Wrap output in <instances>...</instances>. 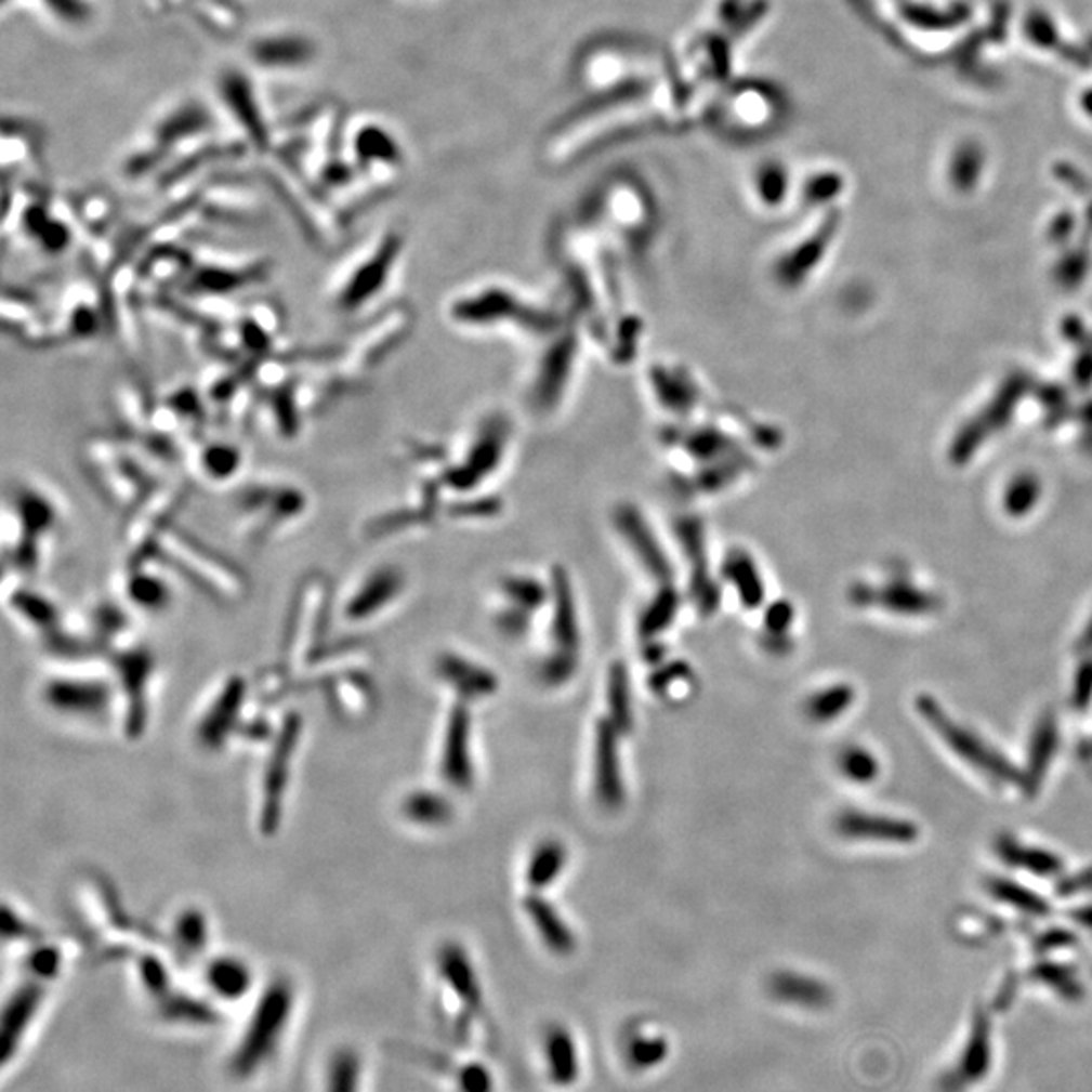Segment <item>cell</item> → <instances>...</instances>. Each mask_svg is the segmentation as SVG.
Segmentation results:
<instances>
[{
    "instance_id": "obj_5",
    "label": "cell",
    "mask_w": 1092,
    "mask_h": 1092,
    "mask_svg": "<svg viewBox=\"0 0 1092 1092\" xmlns=\"http://www.w3.org/2000/svg\"><path fill=\"white\" fill-rule=\"evenodd\" d=\"M292 1012L293 985L284 977H277L265 987L239 1044L235 1047L229 1062L235 1077H253L262 1070L265 1062L272 1061L288 1030Z\"/></svg>"
},
{
    "instance_id": "obj_12",
    "label": "cell",
    "mask_w": 1092,
    "mask_h": 1092,
    "mask_svg": "<svg viewBox=\"0 0 1092 1092\" xmlns=\"http://www.w3.org/2000/svg\"><path fill=\"white\" fill-rule=\"evenodd\" d=\"M249 698V682L246 676L233 674L211 696L202 714L195 724V739L200 749L215 753L227 747L237 737L246 721V705Z\"/></svg>"
},
{
    "instance_id": "obj_16",
    "label": "cell",
    "mask_w": 1092,
    "mask_h": 1092,
    "mask_svg": "<svg viewBox=\"0 0 1092 1092\" xmlns=\"http://www.w3.org/2000/svg\"><path fill=\"white\" fill-rule=\"evenodd\" d=\"M439 771H442V779L453 789L465 791L474 785L472 714L468 710L465 700H460L449 710Z\"/></svg>"
},
{
    "instance_id": "obj_7",
    "label": "cell",
    "mask_w": 1092,
    "mask_h": 1092,
    "mask_svg": "<svg viewBox=\"0 0 1092 1092\" xmlns=\"http://www.w3.org/2000/svg\"><path fill=\"white\" fill-rule=\"evenodd\" d=\"M332 609V591L328 579L314 573L300 581L293 597L292 614L286 630L284 656L286 668L295 674L304 672L323 652L326 630Z\"/></svg>"
},
{
    "instance_id": "obj_35",
    "label": "cell",
    "mask_w": 1092,
    "mask_h": 1092,
    "mask_svg": "<svg viewBox=\"0 0 1092 1092\" xmlns=\"http://www.w3.org/2000/svg\"><path fill=\"white\" fill-rule=\"evenodd\" d=\"M63 963H65V955L62 949L45 938L32 943L31 951L25 959V968L29 971L31 979L41 982V984L53 982L62 973Z\"/></svg>"
},
{
    "instance_id": "obj_15",
    "label": "cell",
    "mask_w": 1092,
    "mask_h": 1092,
    "mask_svg": "<svg viewBox=\"0 0 1092 1092\" xmlns=\"http://www.w3.org/2000/svg\"><path fill=\"white\" fill-rule=\"evenodd\" d=\"M265 274L267 263L260 260H235V258L193 260L188 290L211 300L229 298L237 290L260 284Z\"/></svg>"
},
{
    "instance_id": "obj_37",
    "label": "cell",
    "mask_w": 1092,
    "mask_h": 1092,
    "mask_svg": "<svg viewBox=\"0 0 1092 1092\" xmlns=\"http://www.w3.org/2000/svg\"><path fill=\"white\" fill-rule=\"evenodd\" d=\"M547 1056L549 1066L553 1068V1077L556 1080H573L577 1075V1054L575 1047L570 1042L569 1034L563 1030H553L547 1038Z\"/></svg>"
},
{
    "instance_id": "obj_14",
    "label": "cell",
    "mask_w": 1092,
    "mask_h": 1092,
    "mask_svg": "<svg viewBox=\"0 0 1092 1092\" xmlns=\"http://www.w3.org/2000/svg\"><path fill=\"white\" fill-rule=\"evenodd\" d=\"M407 328H409L407 310H393L385 318L360 330L358 337H354L348 348L342 354L340 381H344L346 377L358 379L360 374L367 372V369L383 360L399 339H403Z\"/></svg>"
},
{
    "instance_id": "obj_34",
    "label": "cell",
    "mask_w": 1092,
    "mask_h": 1092,
    "mask_svg": "<svg viewBox=\"0 0 1092 1092\" xmlns=\"http://www.w3.org/2000/svg\"><path fill=\"white\" fill-rule=\"evenodd\" d=\"M677 607H680V600H677L676 591H672V589L660 591L647 605L646 611L642 614V619H640L642 637L649 640V637L668 630L676 617Z\"/></svg>"
},
{
    "instance_id": "obj_6",
    "label": "cell",
    "mask_w": 1092,
    "mask_h": 1092,
    "mask_svg": "<svg viewBox=\"0 0 1092 1092\" xmlns=\"http://www.w3.org/2000/svg\"><path fill=\"white\" fill-rule=\"evenodd\" d=\"M156 561L179 570L215 600H237L246 591V575L241 570L176 526L160 540Z\"/></svg>"
},
{
    "instance_id": "obj_49",
    "label": "cell",
    "mask_w": 1092,
    "mask_h": 1092,
    "mask_svg": "<svg viewBox=\"0 0 1092 1092\" xmlns=\"http://www.w3.org/2000/svg\"><path fill=\"white\" fill-rule=\"evenodd\" d=\"M462 1089L465 1092H490L488 1073L479 1070V1066H468L462 1077Z\"/></svg>"
},
{
    "instance_id": "obj_13",
    "label": "cell",
    "mask_w": 1092,
    "mask_h": 1092,
    "mask_svg": "<svg viewBox=\"0 0 1092 1092\" xmlns=\"http://www.w3.org/2000/svg\"><path fill=\"white\" fill-rule=\"evenodd\" d=\"M405 573L395 565L367 570L340 605V616L351 626H363L386 611L405 593Z\"/></svg>"
},
{
    "instance_id": "obj_48",
    "label": "cell",
    "mask_w": 1092,
    "mask_h": 1092,
    "mask_svg": "<svg viewBox=\"0 0 1092 1092\" xmlns=\"http://www.w3.org/2000/svg\"><path fill=\"white\" fill-rule=\"evenodd\" d=\"M791 609L787 603H775L767 611V617H765V626H767V631L769 633H785V630L789 628L791 623Z\"/></svg>"
},
{
    "instance_id": "obj_46",
    "label": "cell",
    "mask_w": 1092,
    "mask_h": 1092,
    "mask_svg": "<svg viewBox=\"0 0 1092 1092\" xmlns=\"http://www.w3.org/2000/svg\"><path fill=\"white\" fill-rule=\"evenodd\" d=\"M693 670L684 662L663 663L658 672L649 677V686L656 694H668L677 684H690Z\"/></svg>"
},
{
    "instance_id": "obj_9",
    "label": "cell",
    "mask_w": 1092,
    "mask_h": 1092,
    "mask_svg": "<svg viewBox=\"0 0 1092 1092\" xmlns=\"http://www.w3.org/2000/svg\"><path fill=\"white\" fill-rule=\"evenodd\" d=\"M185 498V484H158L130 510V521L123 530L126 567L156 561L158 544L174 526L172 516L181 510Z\"/></svg>"
},
{
    "instance_id": "obj_32",
    "label": "cell",
    "mask_w": 1092,
    "mask_h": 1092,
    "mask_svg": "<svg viewBox=\"0 0 1092 1092\" xmlns=\"http://www.w3.org/2000/svg\"><path fill=\"white\" fill-rule=\"evenodd\" d=\"M724 575L739 591L740 603L745 607L756 609L763 603V597H765L763 581L756 573L753 561L749 558V554H733L724 565Z\"/></svg>"
},
{
    "instance_id": "obj_8",
    "label": "cell",
    "mask_w": 1092,
    "mask_h": 1092,
    "mask_svg": "<svg viewBox=\"0 0 1092 1092\" xmlns=\"http://www.w3.org/2000/svg\"><path fill=\"white\" fill-rule=\"evenodd\" d=\"M304 733V719L298 710H288L279 723L276 735L267 745V756L263 763L260 803H258V830L263 838L276 836L281 828L286 793L290 787L293 759L300 749Z\"/></svg>"
},
{
    "instance_id": "obj_2",
    "label": "cell",
    "mask_w": 1092,
    "mask_h": 1092,
    "mask_svg": "<svg viewBox=\"0 0 1092 1092\" xmlns=\"http://www.w3.org/2000/svg\"><path fill=\"white\" fill-rule=\"evenodd\" d=\"M155 458L146 447L120 437H95L83 453L95 488L111 506L122 510H132L160 484L153 470Z\"/></svg>"
},
{
    "instance_id": "obj_25",
    "label": "cell",
    "mask_w": 1092,
    "mask_h": 1092,
    "mask_svg": "<svg viewBox=\"0 0 1092 1092\" xmlns=\"http://www.w3.org/2000/svg\"><path fill=\"white\" fill-rule=\"evenodd\" d=\"M205 984L225 1001L246 998L253 985V973L246 959L237 955H219L205 968Z\"/></svg>"
},
{
    "instance_id": "obj_33",
    "label": "cell",
    "mask_w": 1092,
    "mask_h": 1092,
    "mask_svg": "<svg viewBox=\"0 0 1092 1092\" xmlns=\"http://www.w3.org/2000/svg\"><path fill=\"white\" fill-rule=\"evenodd\" d=\"M607 705L611 712L609 721L616 724L621 735H630L633 731V702H631L630 676L621 662L614 663L609 670Z\"/></svg>"
},
{
    "instance_id": "obj_47",
    "label": "cell",
    "mask_w": 1092,
    "mask_h": 1092,
    "mask_svg": "<svg viewBox=\"0 0 1092 1092\" xmlns=\"http://www.w3.org/2000/svg\"><path fill=\"white\" fill-rule=\"evenodd\" d=\"M496 623H498L500 633H504L508 637H523L528 630V616L524 609L514 605L506 611H502L496 619Z\"/></svg>"
},
{
    "instance_id": "obj_36",
    "label": "cell",
    "mask_w": 1092,
    "mask_h": 1092,
    "mask_svg": "<svg viewBox=\"0 0 1092 1092\" xmlns=\"http://www.w3.org/2000/svg\"><path fill=\"white\" fill-rule=\"evenodd\" d=\"M771 994L775 998L785 1001H801V1003H816V1001L824 1000V989L812 982V979H805V977H800V975H791V973H777L773 975L769 982Z\"/></svg>"
},
{
    "instance_id": "obj_23",
    "label": "cell",
    "mask_w": 1092,
    "mask_h": 1092,
    "mask_svg": "<svg viewBox=\"0 0 1092 1092\" xmlns=\"http://www.w3.org/2000/svg\"><path fill=\"white\" fill-rule=\"evenodd\" d=\"M4 601L6 607L15 614L18 621H23L27 628L37 631L43 640L51 637L57 630H62L63 617L57 603H53L51 597L43 593L29 589V587L16 583L15 587L4 586Z\"/></svg>"
},
{
    "instance_id": "obj_41",
    "label": "cell",
    "mask_w": 1092,
    "mask_h": 1092,
    "mask_svg": "<svg viewBox=\"0 0 1092 1092\" xmlns=\"http://www.w3.org/2000/svg\"><path fill=\"white\" fill-rule=\"evenodd\" d=\"M139 975L144 989H148L150 996H155V998L169 996V971H167L165 963L155 953H146L140 957Z\"/></svg>"
},
{
    "instance_id": "obj_44",
    "label": "cell",
    "mask_w": 1092,
    "mask_h": 1092,
    "mask_svg": "<svg viewBox=\"0 0 1092 1092\" xmlns=\"http://www.w3.org/2000/svg\"><path fill=\"white\" fill-rule=\"evenodd\" d=\"M504 591H506L508 597L512 600V603L516 607H521L524 611L528 609H539L540 605L544 603V589L540 586L539 581H532V579H508L504 583Z\"/></svg>"
},
{
    "instance_id": "obj_38",
    "label": "cell",
    "mask_w": 1092,
    "mask_h": 1092,
    "mask_svg": "<svg viewBox=\"0 0 1092 1092\" xmlns=\"http://www.w3.org/2000/svg\"><path fill=\"white\" fill-rule=\"evenodd\" d=\"M358 156L360 162L372 165L370 160H379V165H399L400 153L397 144L391 136L383 134L379 128H372V132H365L360 136L358 144Z\"/></svg>"
},
{
    "instance_id": "obj_42",
    "label": "cell",
    "mask_w": 1092,
    "mask_h": 1092,
    "mask_svg": "<svg viewBox=\"0 0 1092 1092\" xmlns=\"http://www.w3.org/2000/svg\"><path fill=\"white\" fill-rule=\"evenodd\" d=\"M358 1068L354 1054L344 1050L330 1066L328 1092H358Z\"/></svg>"
},
{
    "instance_id": "obj_24",
    "label": "cell",
    "mask_w": 1092,
    "mask_h": 1092,
    "mask_svg": "<svg viewBox=\"0 0 1092 1092\" xmlns=\"http://www.w3.org/2000/svg\"><path fill=\"white\" fill-rule=\"evenodd\" d=\"M244 449L227 439H202L195 447V472L213 486H225L241 474Z\"/></svg>"
},
{
    "instance_id": "obj_19",
    "label": "cell",
    "mask_w": 1092,
    "mask_h": 1092,
    "mask_svg": "<svg viewBox=\"0 0 1092 1092\" xmlns=\"http://www.w3.org/2000/svg\"><path fill=\"white\" fill-rule=\"evenodd\" d=\"M123 597L144 614H162L167 611L174 593L169 581L162 577V563H142L126 567L123 577Z\"/></svg>"
},
{
    "instance_id": "obj_39",
    "label": "cell",
    "mask_w": 1092,
    "mask_h": 1092,
    "mask_svg": "<svg viewBox=\"0 0 1092 1092\" xmlns=\"http://www.w3.org/2000/svg\"><path fill=\"white\" fill-rule=\"evenodd\" d=\"M308 53V45L300 39H269L255 47V57L263 63H302Z\"/></svg>"
},
{
    "instance_id": "obj_1",
    "label": "cell",
    "mask_w": 1092,
    "mask_h": 1092,
    "mask_svg": "<svg viewBox=\"0 0 1092 1092\" xmlns=\"http://www.w3.org/2000/svg\"><path fill=\"white\" fill-rule=\"evenodd\" d=\"M4 553L13 561L15 575H32L45 556V544L65 518L60 496L35 479L13 486L2 514Z\"/></svg>"
},
{
    "instance_id": "obj_22",
    "label": "cell",
    "mask_w": 1092,
    "mask_h": 1092,
    "mask_svg": "<svg viewBox=\"0 0 1092 1092\" xmlns=\"http://www.w3.org/2000/svg\"><path fill=\"white\" fill-rule=\"evenodd\" d=\"M45 984L29 979L25 984L18 985L13 996L6 1000L4 1012H2V1052L4 1061L13 1056L16 1047L25 1038V1031L29 1030L35 1015L39 1012L41 1003L45 1000Z\"/></svg>"
},
{
    "instance_id": "obj_20",
    "label": "cell",
    "mask_w": 1092,
    "mask_h": 1092,
    "mask_svg": "<svg viewBox=\"0 0 1092 1092\" xmlns=\"http://www.w3.org/2000/svg\"><path fill=\"white\" fill-rule=\"evenodd\" d=\"M435 674L465 702L488 698L500 686L498 677L488 668L451 652L442 654L435 660Z\"/></svg>"
},
{
    "instance_id": "obj_4",
    "label": "cell",
    "mask_w": 1092,
    "mask_h": 1092,
    "mask_svg": "<svg viewBox=\"0 0 1092 1092\" xmlns=\"http://www.w3.org/2000/svg\"><path fill=\"white\" fill-rule=\"evenodd\" d=\"M400 249L399 235L389 232L354 253L330 281L328 298L332 308L344 316L367 312L389 290Z\"/></svg>"
},
{
    "instance_id": "obj_27",
    "label": "cell",
    "mask_w": 1092,
    "mask_h": 1092,
    "mask_svg": "<svg viewBox=\"0 0 1092 1092\" xmlns=\"http://www.w3.org/2000/svg\"><path fill=\"white\" fill-rule=\"evenodd\" d=\"M437 961H439V973L449 987L468 1005H477L479 1003V985H477L474 968H472L462 947L456 943H447L442 947Z\"/></svg>"
},
{
    "instance_id": "obj_31",
    "label": "cell",
    "mask_w": 1092,
    "mask_h": 1092,
    "mask_svg": "<svg viewBox=\"0 0 1092 1092\" xmlns=\"http://www.w3.org/2000/svg\"><path fill=\"white\" fill-rule=\"evenodd\" d=\"M567 864V847L563 846L558 840H544L532 852L528 866H526V882L530 889L540 891L549 884H553L558 874L563 872Z\"/></svg>"
},
{
    "instance_id": "obj_30",
    "label": "cell",
    "mask_w": 1092,
    "mask_h": 1092,
    "mask_svg": "<svg viewBox=\"0 0 1092 1092\" xmlns=\"http://www.w3.org/2000/svg\"><path fill=\"white\" fill-rule=\"evenodd\" d=\"M554 642L563 649L577 652L579 647V626L575 601L570 593L569 577L563 570L554 573Z\"/></svg>"
},
{
    "instance_id": "obj_10",
    "label": "cell",
    "mask_w": 1092,
    "mask_h": 1092,
    "mask_svg": "<svg viewBox=\"0 0 1092 1092\" xmlns=\"http://www.w3.org/2000/svg\"><path fill=\"white\" fill-rule=\"evenodd\" d=\"M116 676V693L122 700V731L136 740L146 733L150 716V680L155 676V658L144 646L118 644L108 652Z\"/></svg>"
},
{
    "instance_id": "obj_43",
    "label": "cell",
    "mask_w": 1092,
    "mask_h": 1092,
    "mask_svg": "<svg viewBox=\"0 0 1092 1092\" xmlns=\"http://www.w3.org/2000/svg\"><path fill=\"white\" fill-rule=\"evenodd\" d=\"M2 917H4L2 933H4L6 940H25V943H31L32 945V943H37V940L43 938L41 931L18 908L13 907L11 903H4Z\"/></svg>"
},
{
    "instance_id": "obj_17",
    "label": "cell",
    "mask_w": 1092,
    "mask_h": 1092,
    "mask_svg": "<svg viewBox=\"0 0 1092 1092\" xmlns=\"http://www.w3.org/2000/svg\"><path fill=\"white\" fill-rule=\"evenodd\" d=\"M316 684L326 688L330 707L334 708V712L353 721L367 716L377 698L374 682L370 680L360 662L332 670L318 677Z\"/></svg>"
},
{
    "instance_id": "obj_29",
    "label": "cell",
    "mask_w": 1092,
    "mask_h": 1092,
    "mask_svg": "<svg viewBox=\"0 0 1092 1092\" xmlns=\"http://www.w3.org/2000/svg\"><path fill=\"white\" fill-rule=\"evenodd\" d=\"M209 937L211 924L202 908L190 905L176 912L170 929V940L174 943L179 953L183 957H197L205 951Z\"/></svg>"
},
{
    "instance_id": "obj_40",
    "label": "cell",
    "mask_w": 1092,
    "mask_h": 1092,
    "mask_svg": "<svg viewBox=\"0 0 1092 1092\" xmlns=\"http://www.w3.org/2000/svg\"><path fill=\"white\" fill-rule=\"evenodd\" d=\"M577 654L570 649L558 647L554 654L547 656L539 666V677L547 686H563L577 672Z\"/></svg>"
},
{
    "instance_id": "obj_3",
    "label": "cell",
    "mask_w": 1092,
    "mask_h": 1092,
    "mask_svg": "<svg viewBox=\"0 0 1092 1092\" xmlns=\"http://www.w3.org/2000/svg\"><path fill=\"white\" fill-rule=\"evenodd\" d=\"M310 496L286 477H255L235 496V514L241 539L265 544L290 530L308 514Z\"/></svg>"
},
{
    "instance_id": "obj_11",
    "label": "cell",
    "mask_w": 1092,
    "mask_h": 1092,
    "mask_svg": "<svg viewBox=\"0 0 1092 1092\" xmlns=\"http://www.w3.org/2000/svg\"><path fill=\"white\" fill-rule=\"evenodd\" d=\"M116 696L114 682L106 677L62 674L47 677L41 686L47 708L74 721H100L114 707Z\"/></svg>"
},
{
    "instance_id": "obj_28",
    "label": "cell",
    "mask_w": 1092,
    "mask_h": 1092,
    "mask_svg": "<svg viewBox=\"0 0 1092 1092\" xmlns=\"http://www.w3.org/2000/svg\"><path fill=\"white\" fill-rule=\"evenodd\" d=\"M400 814L419 828H439L453 817V807L446 795L431 789H416L400 801Z\"/></svg>"
},
{
    "instance_id": "obj_45",
    "label": "cell",
    "mask_w": 1092,
    "mask_h": 1092,
    "mask_svg": "<svg viewBox=\"0 0 1092 1092\" xmlns=\"http://www.w3.org/2000/svg\"><path fill=\"white\" fill-rule=\"evenodd\" d=\"M847 700H850V693L846 688L838 686V688L824 690L807 702V714L816 721H830L836 714H840V710H844Z\"/></svg>"
},
{
    "instance_id": "obj_18",
    "label": "cell",
    "mask_w": 1092,
    "mask_h": 1092,
    "mask_svg": "<svg viewBox=\"0 0 1092 1092\" xmlns=\"http://www.w3.org/2000/svg\"><path fill=\"white\" fill-rule=\"evenodd\" d=\"M619 731L609 719L595 728V795L605 810L616 812L626 800V787L619 763Z\"/></svg>"
},
{
    "instance_id": "obj_21",
    "label": "cell",
    "mask_w": 1092,
    "mask_h": 1092,
    "mask_svg": "<svg viewBox=\"0 0 1092 1092\" xmlns=\"http://www.w3.org/2000/svg\"><path fill=\"white\" fill-rule=\"evenodd\" d=\"M775 97L761 85H742L724 97L721 106V122L733 132H761L765 123L773 120Z\"/></svg>"
},
{
    "instance_id": "obj_26",
    "label": "cell",
    "mask_w": 1092,
    "mask_h": 1092,
    "mask_svg": "<svg viewBox=\"0 0 1092 1092\" xmlns=\"http://www.w3.org/2000/svg\"><path fill=\"white\" fill-rule=\"evenodd\" d=\"M524 910L528 912L530 921L537 926L540 937L549 949L554 953L569 955L575 949V935L569 929V924L561 919V915L554 910L553 905H549L544 898L537 894L524 898Z\"/></svg>"
}]
</instances>
